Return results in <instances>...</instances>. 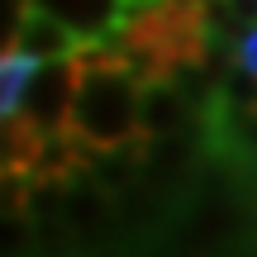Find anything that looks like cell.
Returning a JSON list of instances; mask_svg holds the SVG:
<instances>
[{
    "label": "cell",
    "instance_id": "1",
    "mask_svg": "<svg viewBox=\"0 0 257 257\" xmlns=\"http://www.w3.org/2000/svg\"><path fill=\"white\" fill-rule=\"evenodd\" d=\"M110 48L138 72V81L172 76L186 62H205L214 53V29L205 0H153L128 15Z\"/></svg>",
    "mask_w": 257,
    "mask_h": 257
},
{
    "label": "cell",
    "instance_id": "2",
    "mask_svg": "<svg viewBox=\"0 0 257 257\" xmlns=\"http://www.w3.org/2000/svg\"><path fill=\"white\" fill-rule=\"evenodd\" d=\"M138 72L114 53L110 43L86 48L81 72H76V95L67 128L86 148H124L138 138Z\"/></svg>",
    "mask_w": 257,
    "mask_h": 257
},
{
    "label": "cell",
    "instance_id": "3",
    "mask_svg": "<svg viewBox=\"0 0 257 257\" xmlns=\"http://www.w3.org/2000/svg\"><path fill=\"white\" fill-rule=\"evenodd\" d=\"M200 134V105L172 81V76H153L138 86V138L143 143H162V138Z\"/></svg>",
    "mask_w": 257,
    "mask_h": 257
},
{
    "label": "cell",
    "instance_id": "4",
    "mask_svg": "<svg viewBox=\"0 0 257 257\" xmlns=\"http://www.w3.org/2000/svg\"><path fill=\"white\" fill-rule=\"evenodd\" d=\"M76 72H81V57H62V62H38L34 81L24 95V119H34L38 128H67L72 114V95H76Z\"/></svg>",
    "mask_w": 257,
    "mask_h": 257
},
{
    "label": "cell",
    "instance_id": "5",
    "mask_svg": "<svg viewBox=\"0 0 257 257\" xmlns=\"http://www.w3.org/2000/svg\"><path fill=\"white\" fill-rule=\"evenodd\" d=\"M5 48L29 53V57H38V62H62V57H81L91 43H86L72 24H62L57 15H48V10H38V5H29L24 15H19V24L5 34Z\"/></svg>",
    "mask_w": 257,
    "mask_h": 257
},
{
    "label": "cell",
    "instance_id": "6",
    "mask_svg": "<svg viewBox=\"0 0 257 257\" xmlns=\"http://www.w3.org/2000/svg\"><path fill=\"white\" fill-rule=\"evenodd\" d=\"M29 5H38V10H48V15H57L62 24H72L91 48L110 43L128 24V15L138 10L134 0H29Z\"/></svg>",
    "mask_w": 257,
    "mask_h": 257
},
{
    "label": "cell",
    "instance_id": "7",
    "mask_svg": "<svg viewBox=\"0 0 257 257\" xmlns=\"http://www.w3.org/2000/svg\"><path fill=\"white\" fill-rule=\"evenodd\" d=\"M34 72H38V57L5 48V57H0V114H5V119H15V114L24 110V95H29Z\"/></svg>",
    "mask_w": 257,
    "mask_h": 257
},
{
    "label": "cell",
    "instance_id": "8",
    "mask_svg": "<svg viewBox=\"0 0 257 257\" xmlns=\"http://www.w3.org/2000/svg\"><path fill=\"white\" fill-rule=\"evenodd\" d=\"M238 67H248V72L257 76V29L248 38H238Z\"/></svg>",
    "mask_w": 257,
    "mask_h": 257
},
{
    "label": "cell",
    "instance_id": "9",
    "mask_svg": "<svg viewBox=\"0 0 257 257\" xmlns=\"http://www.w3.org/2000/svg\"><path fill=\"white\" fill-rule=\"evenodd\" d=\"M243 200H248V224L257 229V186H252V191H243Z\"/></svg>",
    "mask_w": 257,
    "mask_h": 257
},
{
    "label": "cell",
    "instance_id": "10",
    "mask_svg": "<svg viewBox=\"0 0 257 257\" xmlns=\"http://www.w3.org/2000/svg\"><path fill=\"white\" fill-rule=\"evenodd\" d=\"M134 5H153V0H134Z\"/></svg>",
    "mask_w": 257,
    "mask_h": 257
}]
</instances>
